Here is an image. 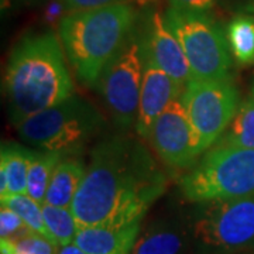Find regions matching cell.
<instances>
[{
  "label": "cell",
  "mask_w": 254,
  "mask_h": 254,
  "mask_svg": "<svg viewBox=\"0 0 254 254\" xmlns=\"http://www.w3.org/2000/svg\"><path fill=\"white\" fill-rule=\"evenodd\" d=\"M167 188V175L141 141L109 136L92 150L71 210L79 227L140 223Z\"/></svg>",
  "instance_id": "6da1fadb"
},
{
  "label": "cell",
  "mask_w": 254,
  "mask_h": 254,
  "mask_svg": "<svg viewBox=\"0 0 254 254\" xmlns=\"http://www.w3.org/2000/svg\"><path fill=\"white\" fill-rule=\"evenodd\" d=\"M73 83L54 33L30 34L11 51L3 76L10 120L16 126L68 99Z\"/></svg>",
  "instance_id": "7a4b0ae2"
},
{
  "label": "cell",
  "mask_w": 254,
  "mask_h": 254,
  "mask_svg": "<svg viewBox=\"0 0 254 254\" xmlns=\"http://www.w3.org/2000/svg\"><path fill=\"white\" fill-rule=\"evenodd\" d=\"M137 11L127 3L65 14L58 34L76 78L92 86L136 28Z\"/></svg>",
  "instance_id": "3957f363"
},
{
  "label": "cell",
  "mask_w": 254,
  "mask_h": 254,
  "mask_svg": "<svg viewBox=\"0 0 254 254\" xmlns=\"http://www.w3.org/2000/svg\"><path fill=\"white\" fill-rule=\"evenodd\" d=\"M106 126L103 115L89 100L71 95L50 109L16 125L18 136L40 151L75 157Z\"/></svg>",
  "instance_id": "277c9868"
},
{
  "label": "cell",
  "mask_w": 254,
  "mask_h": 254,
  "mask_svg": "<svg viewBox=\"0 0 254 254\" xmlns=\"http://www.w3.org/2000/svg\"><path fill=\"white\" fill-rule=\"evenodd\" d=\"M182 196L193 203L254 195V150L215 144L180 181Z\"/></svg>",
  "instance_id": "5b68a950"
},
{
  "label": "cell",
  "mask_w": 254,
  "mask_h": 254,
  "mask_svg": "<svg viewBox=\"0 0 254 254\" xmlns=\"http://www.w3.org/2000/svg\"><path fill=\"white\" fill-rule=\"evenodd\" d=\"M167 26L180 40L190 63L192 78L232 79V53L222 28L206 13L170 7L164 13Z\"/></svg>",
  "instance_id": "8992f818"
},
{
  "label": "cell",
  "mask_w": 254,
  "mask_h": 254,
  "mask_svg": "<svg viewBox=\"0 0 254 254\" xmlns=\"http://www.w3.org/2000/svg\"><path fill=\"white\" fill-rule=\"evenodd\" d=\"M193 236L223 253L254 252V195L199 203Z\"/></svg>",
  "instance_id": "52a82bcc"
},
{
  "label": "cell",
  "mask_w": 254,
  "mask_h": 254,
  "mask_svg": "<svg viewBox=\"0 0 254 254\" xmlns=\"http://www.w3.org/2000/svg\"><path fill=\"white\" fill-rule=\"evenodd\" d=\"M181 102L202 143L203 151L219 141L239 109V92L232 79L192 78Z\"/></svg>",
  "instance_id": "ba28073f"
},
{
  "label": "cell",
  "mask_w": 254,
  "mask_h": 254,
  "mask_svg": "<svg viewBox=\"0 0 254 254\" xmlns=\"http://www.w3.org/2000/svg\"><path fill=\"white\" fill-rule=\"evenodd\" d=\"M144 63L140 31L134 28L100 76L99 88L103 100L113 120L123 128L136 125Z\"/></svg>",
  "instance_id": "9c48e42d"
},
{
  "label": "cell",
  "mask_w": 254,
  "mask_h": 254,
  "mask_svg": "<svg viewBox=\"0 0 254 254\" xmlns=\"http://www.w3.org/2000/svg\"><path fill=\"white\" fill-rule=\"evenodd\" d=\"M145 140L150 141L161 163L173 168L190 167L205 153L181 98L174 99L158 116Z\"/></svg>",
  "instance_id": "30bf717a"
},
{
  "label": "cell",
  "mask_w": 254,
  "mask_h": 254,
  "mask_svg": "<svg viewBox=\"0 0 254 254\" xmlns=\"http://www.w3.org/2000/svg\"><path fill=\"white\" fill-rule=\"evenodd\" d=\"M140 38L145 61L154 64L185 88L192 79L190 63L180 40L167 26L160 10L150 9L145 13Z\"/></svg>",
  "instance_id": "8fae6325"
},
{
  "label": "cell",
  "mask_w": 254,
  "mask_h": 254,
  "mask_svg": "<svg viewBox=\"0 0 254 254\" xmlns=\"http://www.w3.org/2000/svg\"><path fill=\"white\" fill-rule=\"evenodd\" d=\"M145 61V60H144ZM184 88L167 72L145 61L138 112L136 119V133L141 138H147L154 122L174 99L181 98Z\"/></svg>",
  "instance_id": "7c38bea8"
},
{
  "label": "cell",
  "mask_w": 254,
  "mask_h": 254,
  "mask_svg": "<svg viewBox=\"0 0 254 254\" xmlns=\"http://www.w3.org/2000/svg\"><path fill=\"white\" fill-rule=\"evenodd\" d=\"M138 235L140 223L120 227H79L73 243L88 254H130Z\"/></svg>",
  "instance_id": "4fadbf2b"
},
{
  "label": "cell",
  "mask_w": 254,
  "mask_h": 254,
  "mask_svg": "<svg viewBox=\"0 0 254 254\" xmlns=\"http://www.w3.org/2000/svg\"><path fill=\"white\" fill-rule=\"evenodd\" d=\"M33 151L16 144H3L0 153V200L27 193L28 168Z\"/></svg>",
  "instance_id": "5bb4252c"
},
{
  "label": "cell",
  "mask_w": 254,
  "mask_h": 254,
  "mask_svg": "<svg viewBox=\"0 0 254 254\" xmlns=\"http://www.w3.org/2000/svg\"><path fill=\"white\" fill-rule=\"evenodd\" d=\"M88 165L76 157H64L57 164L47 190L44 203L71 208L75 195L85 178Z\"/></svg>",
  "instance_id": "9a60e30c"
},
{
  "label": "cell",
  "mask_w": 254,
  "mask_h": 254,
  "mask_svg": "<svg viewBox=\"0 0 254 254\" xmlns=\"http://www.w3.org/2000/svg\"><path fill=\"white\" fill-rule=\"evenodd\" d=\"M187 232L175 223L157 222L137 237L130 254H184Z\"/></svg>",
  "instance_id": "2e32d148"
},
{
  "label": "cell",
  "mask_w": 254,
  "mask_h": 254,
  "mask_svg": "<svg viewBox=\"0 0 254 254\" xmlns=\"http://www.w3.org/2000/svg\"><path fill=\"white\" fill-rule=\"evenodd\" d=\"M230 53L240 65L254 64V17L240 14L226 28Z\"/></svg>",
  "instance_id": "e0dca14e"
},
{
  "label": "cell",
  "mask_w": 254,
  "mask_h": 254,
  "mask_svg": "<svg viewBox=\"0 0 254 254\" xmlns=\"http://www.w3.org/2000/svg\"><path fill=\"white\" fill-rule=\"evenodd\" d=\"M216 144L254 150V98H249L239 105L232 123Z\"/></svg>",
  "instance_id": "ac0fdd59"
},
{
  "label": "cell",
  "mask_w": 254,
  "mask_h": 254,
  "mask_svg": "<svg viewBox=\"0 0 254 254\" xmlns=\"http://www.w3.org/2000/svg\"><path fill=\"white\" fill-rule=\"evenodd\" d=\"M64 157L57 153H47V151L34 153L33 151L27 177L28 196H31L33 199H36L40 203H44L53 173H54L57 164Z\"/></svg>",
  "instance_id": "d6986e66"
},
{
  "label": "cell",
  "mask_w": 254,
  "mask_h": 254,
  "mask_svg": "<svg viewBox=\"0 0 254 254\" xmlns=\"http://www.w3.org/2000/svg\"><path fill=\"white\" fill-rule=\"evenodd\" d=\"M43 213L51 240L55 245L66 246L75 242L79 225L71 208H61L43 203Z\"/></svg>",
  "instance_id": "ffe728a7"
},
{
  "label": "cell",
  "mask_w": 254,
  "mask_h": 254,
  "mask_svg": "<svg viewBox=\"0 0 254 254\" xmlns=\"http://www.w3.org/2000/svg\"><path fill=\"white\" fill-rule=\"evenodd\" d=\"M0 202H1V206H7L11 210H14L18 216L23 219V222L26 223V226L31 232L38 233L41 236H46L47 239L51 240L50 233L47 230L46 220H44L43 203L33 199L31 196H28L27 193L7 196Z\"/></svg>",
  "instance_id": "44dd1931"
},
{
  "label": "cell",
  "mask_w": 254,
  "mask_h": 254,
  "mask_svg": "<svg viewBox=\"0 0 254 254\" xmlns=\"http://www.w3.org/2000/svg\"><path fill=\"white\" fill-rule=\"evenodd\" d=\"M60 246L34 232L11 239H0L1 254H58Z\"/></svg>",
  "instance_id": "7402d4cb"
},
{
  "label": "cell",
  "mask_w": 254,
  "mask_h": 254,
  "mask_svg": "<svg viewBox=\"0 0 254 254\" xmlns=\"http://www.w3.org/2000/svg\"><path fill=\"white\" fill-rule=\"evenodd\" d=\"M31 232L23 219L7 206L0 209V239H11Z\"/></svg>",
  "instance_id": "603a6c76"
},
{
  "label": "cell",
  "mask_w": 254,
  "mask_h": 254,
  "mask_svg": "<svg viewBox=\"0 0 254 254\" xmlns=\"http://www.w3.org/2000/svg\"><path fill=\"white\" fill-rule=\"evenodd\" d=\"M66 9L63 0H51L46 6V9L43 11V23L48 27H54L60 26L61 20L64 18V10Z\"/></svg>",
  "instance_id": "cb8c5ba5"
},
{
  "label": "cell",
  "mask_w": 254,
  "mask_h": 254,
  "mask_svg": "<svg viewBox=\"0 0 254 254\" xmlns=\"http://www.w3.org/2000/svg\"><path fill=\"white\" fill-rule=\"evenodd\" d=\"M128 0H63L66 10L76 11V10H88L119 4V3H126Z\"/></svg>",
  "instance_id": "d4e9b609"
},
{
  "label": "cell",
  "mask_w": 254,
  "mask_h": 254,
  "mask_svg": "<svg viewBox=\"0 0 254 254\" xmlns=\"http://www.w3.org/2000/svg\"><path fill=\"white\" fill-rule=\"evenodd\" d=\"M170 7L196 13H208L213 7L216 0H167Z\"/></svg>",
  "instance_id": "484cf974"
},
{
  "label": "cell",
  "mask_w": 254,
  "mask_h": 254,
  "mask_svg": "<svg viewBox=\"0 0 254 254\" xmlns=\"http://www.w3.org/2000/svg\"><path fill=\"white\" fill-rule=\"evenodd\" d=\"M58 254H88V253H85L81 247H78L75 243H71V245H66V246H60V249H58Z\"/></svg>",
  "instance_id": "4316f807"
},
{
  "label": "cell",
  "mask_w": 254,
  "mask_h": 254,
  "mask_svg": "<svg viewBox=\"0 0 254 254\" xmlns=\"http://www.w3.org/2000/svg\"><path fill=\"white\" fill-rule=\"evenodd\" d=\"M247 10H249V11H254V0H252V3L247 6Z\"/></svg>",
  "instance_id": "83f0119b"
},
{
  "label": "cell",
  "mask_w": 254,
  "mask_h": 254,
  "mask_svg": "<svg viewBox=\"0 0 254 254\" xmlns=\"http://www.w3.org/2000/svg\"><path fill=\"white\" fill-rule=\"evenodd\" d=\"M18 1H24V3H34V1H38V0H18Z\"/></svg>",
  "instance_id": "f1b7e54d"
},
{
  "label": "cell",
  "mask_w": 254,
  "mask_h": 254,
  "mask_svg": "<svg viewBox=\"0 0 254 254\" xmlns=\"http://www.w3.org/2000/svg\"><path fill=\"white\" fill-rule=\"evenodd\" d=\"M252 96L254 98V83H253V88H252Z\"/></svg>",
  "instance_id": "f546056e"
}]
</instances>
